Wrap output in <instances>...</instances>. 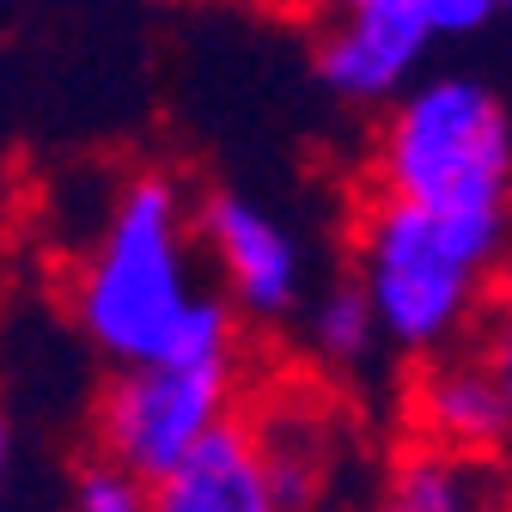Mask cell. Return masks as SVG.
<instances>
[{"instance_id":"obj_14","label":"cell","mask_w":512,"mask_h":512,"mask_svg":"<svg viewBox=\"0 0 512 512\" xmlns=\"http://www.w3.org/2000/svg\"><path fill=\"white\" fill-rule=\"evenodd\" d=\"M427 7H433L439 43H464V37H476V31H488L500 19L494 0H427Z\"/></svg>"},{"instance_id":"obj_7","label":"cell","mask_w":512,"mask_h":512,"mask_svg":"<svg viewBox=\"0 0 512 512\" xmlns=\"http://www.w3.org/2000/svg\"><path fill=\"white\" fill-rule=\"evenodd\" d=\"M409 427H415V445H433V452H452V458H476V464H494L512 445L506 397H500V384L476 348L427 360L415 372Z\"/></svg>"},{"instance_id":"obj_8","label":"cell","mask_w":512,"mask_h":512,"mask_svg":"<svg viewBox=\"0 0 512 512\" xmlns=\"http://www.w3.org/2000/svg\"><path fill=\"white\" fill-rule=\"evenodd\" d=\"M153 512H287L256 445V427H226L202 458L153 488Z\"/></svg>"},{"instance_id":"obj_4","label":"cell","mask_w":512,"mask_h":512,"mask_svg":"<svg viewBox=\"0 0 512 512\" xmlns=\"http://www.w3.org/2000/svg\"><path fill=\"white\" fill-rule=\"evenodd\" d=\"M232 397H238V348L122 366L92 403L98 458L159 488L189 458H202L226 427H238Z\"/></svg>"},{"instance_id":"obj_6","label":"cell","mask_w":512,"mask_h":512,"mask_svg":"<svg viewBox=\"0 0 512 512\" xmlns=\"http://www.w3.org/2000/svg\"><path fill=\"white\" fill-rule=\"evenodd\" d=\"M196 238L214 263L220 299L244 317H263V324H281V317L305 311L311 299V263L299 232L269 214L263 202L238 196V189H208L196 202Z\"/></svg>"},{"instance_id":"obj_2","label":"cell","mask_w":512,"mask_h":512,"mask_svg":"<svg viewBox=\"0 0 512 512\" xmlns=\"http://www.w3.org/2000/svg\"><path fill=\"white\" fill-rule=\"evenodd\" d=\"M372 183L512 263V104L482 74L445 68L403 92L378 122Z\"/></svg>"},{"instance_id":"obj_3","label":"cell","mask_w":512,"mask_h":512,"mask_svg":"<svg viewBox=\"0 0 512 512\" xmlns=\"http://www.w3.org/2000/svg\"><path fill=\"white\" fill-rule=\"evenodd\" d=\"M506 256L421 208L372 196L354 220V281L378 311L384 348L445 360L494 305Z\"/></svg>"},{"instance_id":"obj_12","label":"cell","mask_w":512,"mask_h":512,"mask_svg":"<svg viewBox=\"0 0 512 512\" xmlns=\"http://www.w3.org/2000/svg\"><path fill=\"white\" fill-rule=\"evenodd\" d=\"M68 512H153V488L104 458L80 464L68 482Z\"/></svg>"},{"instance_id":"obj_5","label":"cell","mask_w":512,"mask_h":512,"mask_svg":"<svg viewBox=\"0 0 512 512\" xmlns=\"http://www.w3.org/2000/svg\"><path fill=\"white\" fill-rule=\"evenodd\" d=\"M439 49L427 0H348L324 13L311 37V68L330 98L360 110H391L403 92H415L427 74V55Z\"/></svg>"},{"instance_id":"obj_13","label":"cell","mask_w":512,"mask_h":512,"mask_svg":"<svg viewBox=\"0 0 512 512\" xmlns=\"http://www.w3.org/2000/svg\"><path fill=\"white\" fill-rule=\"evenodd\" d=\"M476 354L488 360V372H494V384H500V397H506V415H512V281L494 293V305H488V317H482Z\"/></svg>"},{"instance_id":"obj_9","label":"cell","mask_w":512,"mask_h":512,"mask_svg":"<svg viewBox=\"0 0 512 512\" xmlns=\"http://www.w3.org/2000/svg\"><path fill=\"white\" fill-rule=\"evenodd\" d=\"M366 512H512V482L500 476V464L409 445L378 476Z\"/></svg>"},{"instance_id":"obj_1","label":"cell","mask_w":512,"mask_h":512,"mask_svg":"<svg viewBox=\"0 0 512 512\" xmlns=\"http://www.w3.org/2000/svg\"><path fill=\"white\" fill-rule=\"evenodd\" d=\"M196 244V208L171 177H128L110 196L74 263L68 311L116 372L171 354L238 348L232 305L208 293Z\"/></svg>"},{"instance_id":"obj_11","label":"cell","mask_w":512,"mask_h":512,"mask_svg":"<svg viewBox=\"0 0 512 512\" xmlns=\"http://www.w3.org/2000/svg\"><path fill=\"white\" fill-rule=\"evenodd\" d=\"M256 445H263V458H269L281 506L287 512H311L317 488H324V445L305 433V421H269V427H256Z\"/></svg>"},{"instance_id":"obj_10","label":"cell","mask_w":512,"mask_h":512,"mask_svg":"<svg viewBox=\"0 0 512 512\" xmlns=\"http://www.w3.org/2000/svg\"><path fill=\"white\" fill-rule=\"evenodd\" d=\"M378 342H384L378 311H372V299L360 293L354 275L311 293V305H305V348L324 366H366Z\"/></svg>"}]
</instances>
